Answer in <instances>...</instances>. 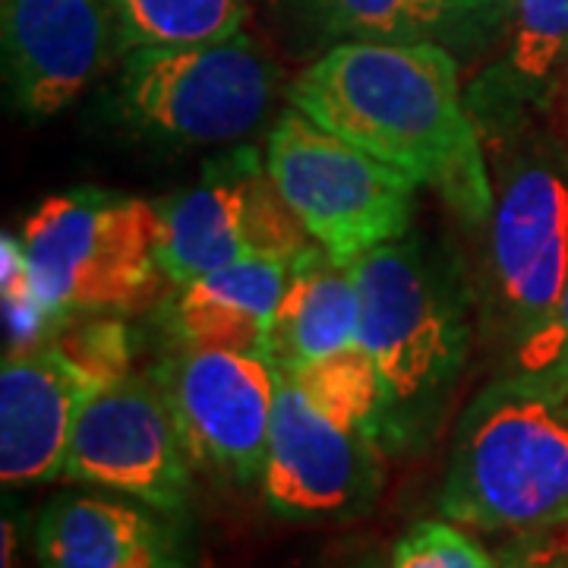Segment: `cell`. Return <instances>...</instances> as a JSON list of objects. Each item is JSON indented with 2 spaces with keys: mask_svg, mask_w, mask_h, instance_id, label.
<instances>
[{
  "mask_svg": "<svg viewBox=\"0 0 568 568\" xmlns=\"http://www.w3.org/2000/svg\"><path fill=\"white\" fill-rule=\"evenodd\" d=\"M291 104L407 178L433 186L465 222L493 215L458 58L439 44L345 39L291 82Z\"/></svg>",
  "mask_w": 568,
  "mask_h": 568,
  "instance_id": "6da1fadb",
  "label": "cell"
},
{
  "mask_svg": "<svg viewBox=\"0 0 568 568\" xmlns=\"http://www.w3.org/2000/svg\"><path fill=\"white\" fill-rule=\"evenodd\" d=\"M439 511L477 530L568 525V407L499 379L467 407L448 455Z\"/></svg>",
  "mask_w": 568,
  "mask_h": 568,
  "instance_id": "7a4b0ae2",
  "label": "cell"
},
{
  "mask_svg": "<svg viewBox=\"0 0 568 568\" xmlns=\"http://www.w3.org/2000/svg\"><path fill=\"white\" fill-rule=\"evenodd\" d=\"M162 212L123 193L73 190L51 196L26 219L20 234L32 284L48 313L70 316L130 313L155 291Z\"/></svg>",
  "mask_w": 568,
  "mask_h": 568,
  "instance_id": "3957f363",
  "label": "cell"
},
{
  "mask_svg": "<svg viewBox=\"0 0 568 568\" xmlns=\"http://www.w3.org/2000/svg\"><path fill=\"white\" fill-rule=\"evenodd\" d=\"M278 82V63L246 32L193 44H140L123 54L118 108L149 136L215 145L263 126Z\"/></svg>",
  "mask_w": 568,
  "mask_h": 568,
  "instance_id": "277c9868",
  "label": "cell"
},
{
  "mask_svg": "<svg viewBox=\"0 0 568 568\" xmlns=\"http://www.w3.org/2000/svg\"><path fill=\"white\" fill-rule=\"evenodd\" d=\"M361 345L373 354L388 407L446 388L465 364L467 291L458 272L420 241H392L354 263Z\"/></svg>",
  "mask_w": 568,
  "mask_h": 568,
  "instance_id": "5b68a950",
  "label": "cell"
},
{
  "mask_svg": "<svg viewBox=\"0 0 568 568\" xmlns=\"http://www.w3.org/2000/svg\"><path fill=\"white\" fill-rule=\"evenodd\" d=\"M265 168L310 241L335 263H357L407 234L417 181L325 130L301 108L284 111L272 126Z\"/></svg>",
  "mask_w": 568,
  "mask_h": 568,
  "instance_id": "8992f818",
  "label": "cell"
},
{
  "mask_svg": "<svg viewBox=\"0 0 568 568\" xmlns=\"http://www.w3.org/2000/svg\"><path fill=\"white\" fill-rule=\"evenodd\" d=\"M159 212V265L174 284L196 282L246 256L297 260L313 246L253 149L212 164L203 181L171 196Z\"/></svg>",
  "mask_w": 568,
  "mask_h": 568,
  "instance_id": "52a82bcc",
  "label": "cell"
},
{
  "mask_svg": "<svg viewBox=\"0 0 568 568\" xmlns=\"http://www.w3.org/2000/svg\"><path fill=\"white\" fill-rule=\"evenodd\" d=\"M493 297L511 347L552 320L568 278V159L540 145L511 159L489 215Z\"/></svg>",
  "mask_w": 568,
  "mask_h": 568,
  "instance_id": "ba28073f",
  "label": "cell"
},
{
  "mask_svg": "<svg viewBox=\"0 0 568 568\" xmlns=\"http://www.w3.org/2000/svg\"><path fill=\"white\" fill-rule=\"evenodd\" d=\"M190 465L234 484L263 480L278 402L275 366L244 351L181 347L152 369Z\"/></svg>",
  "mask_w": 568,
  "mask_h": 568,
  "instance_id": "9c48e42d",
  "label": "cell"
},
{
  "mask_svg": "<svg viewBox=\"0 0 568 568\" xmlns=\"http://www.w3.org/2000/svg\"><path fill=\"white\" fill-rule=\"evenodd\" d=\"M61 477L159 511L183 508L190 458L155 373H126L82 405Z\"/></svg>",
  "mask_w": 568,
  "mask_h": 568,
  "instance_id": "30bf717a",
  "label": "cell"
},
{
  "mask_svg": "<svg viewBox=\"0 0 568 568\" xmlns=\"http://www.w3.org/2000/svg\"><path fill=\"white\" fill-rule=\"evenodd\" d=\"M379 433L328 420L278 376L263 496L287 521H328L364 511L379 493Z\"/></svg>",
  "mask_w": 568,
  "mask_h": 568,
  "instance_id": "8fae6325",
  "label": "cell"
},
{
  "mask_svg": "<svg viewBox=\"0 0 568 568\" xmlns=\"http://www.w3.org/2000/svg\"><path fill=\"white\" fill-rule=\"evenodd\" d=\"M130 51L118 0H3V70L17 111L44 121Z\"/></svg>",
  "mask_w": 568,
  "mask_h": 568,
  "instance_id": "7c38bea8",
  "label": "cell"
},
{
  "mask_svg": "<svg viewBox=\"0 0 568 568\" xmlns=\"http://www.w3.org/2000/svg\"><path fill=\"white\" fill-rule=\"evenodd\" d=\"M104 388L51 338L7 351L0 369V480L3 487L48 484L63 474L82 405Z\"/></svg>",
  "mask_w": 568,
  "mask_h": 568,
  "instance_id": "4fadbf2b",
  "label": "cell"
},
{
  "mask_svg": "<svg viewBox=\"0 0 568 568\" xmlns=\"http://www.w3.org/2000/svg\"><path fill=\"white\" fill-rule=\"evenodd\" d=\"M41 568H183L174 537L145 508L111 496H58L36 528Z\"/></svg>",
  "mask_w": 568,
  "mask_h": 568,
  "instance_id": "5bb4252c",
  "label": "cell"
},
{
  "mask_svg": "<svg viewBox=\"0 0 568 568\" xmlns=\"http://www.w3.org/2000/svg\"><path fill=\"white\" fill-rule=\"evenodd\" d=\"M294 260L246 256L181 284L171 304V328L181 347L244 351L265 361L272 320Z\"/></svg>",
  "mask_w": 568,
  "mask_h": 568,
  "instance_id": "9a60e30c",
  "label": "cell"
},
{
  "mask_svg": "<svg viewBox=\"0 0 568 568\" xmlns=\"http://www.w3.org/2000/svg\"><path fill=\"white\" fill-rule=\"evenodd\" d=\"M354 342H361V287L354 263H335L313 244L291 265L265 361L278 376H294Z\"/></svg>",
  "mask_w": 568,
  "mask_h": 568,
  "instance_id": "2e32d148",
  "label": "cell"
},
{
  "mask_svg": "<svg viewBox=\"0 0 568 568\" xmlns=\"http://www.w3.org/2000/svg\"><path fill=\"white\" fill-rule=\"evenodd\" d=\"M332 36L395 44H439L480 54L506 32L515 0H304Z\"/></svg>",
  "mask_w": 568,
  "mask_h": 568,
  "instance_id": "e0dca14e",
  "label": "cell"
},
{
  "mask_svg": "<svg viewBox=\"0 0 568 568\" xmlns=\"http://www.w3.org/2000/svg\"><path fill=\"white\" fill-rule=\"evenodd\" d=\"M568 67V0H515L506 89L515 102L549 108Z\"/></svg>",
  "mask_w": 568,
  "mask_h": 568,
  "instance_id": "ac0fdd59",
  "label": "cell"
},
{
  "mask_svg": "<svg viewBox=\"0 0 568 568\" xmlns=\"http://www.w3.org/2000/svg\"><path fill=\"white\" fill-rule=\"evenodd\" d=\"M304 392V398L328 420L379 433V420L388 410V392L373 354L361 342L313 361L294 376H284Z\"/></svg>",
  "mask_w": 568,
  "mask_h": 568,
  "instance_id": "d6986e66",
  "label": "cell"
},
{
  "mask_svg": "<svg viewBox=\"0 0 568 568\" xmlns=\"http://www.w3.org/2000/svg\"><path fill=\"white\" fill-rule=\"evenodd\" d=\"M130 48L193 44L244 32L246 0H118Z\"/></svg>",
  "mask_w": 568,
  "mask_h": 568,
  "instance_id": "ffe728a7",
  "label": "cell"
},
{
  "mask_svg": "<svg viewBox=\"0 0 568 568\" xmlns=\"http://www.w3.org/2000/svg\"><path fill=\"white\" fill-rule=\"evenodd\" d=\"M506 379L537 388L552 402L568 405V278L562 301L537 335L511 347L506 364Z\"/></svg>",
  "mask_w": 568,
  "mask_h": 568,
  "instance_id": "44dd1931",
  "label": "cell"
},
{
  "mask_svg": "<svg viewBox=\"0 0 568 568\" xmlns=\"http://www.w3.org/2000/svg\"><path fill=\"white\" fill-rule=\"evenodd\" d=\"M3 316H7V335L13 351L51 342V328L61 325L48 313V306L41 304L20 237L10 234H3Z\"/></svg>",
  "mask_w": 568,
  "mask_h": 568,
  "instance_id": "7402d4cb",
  "label": "cell"
},
{
  "mask_svg": "<svg viewBox=\"0 0 568 568\" xmlns=\"http://www.w3.org/2000/svg\"><path fill=\"white\" fill-rule=\"evenodd\" d=\"M392 568H496L487 549L446 521L410 528L395 547Z\"/></svg>",
  "mask_w": 568,
  "mask_h": 568,
  "instance_id": "603a6c76",
  "label": "cell"
},
{
  "mask_svg": "<svg viewBox=\"0 0 568 568\" xmlns=\"http://www.w3.org/2000/svg\"><path fill=\"white\" fill-rule=\"evenodd\" d=\"M77 361H80L102 386L114 383L130 373V345H126V328L114 320H92L89 325L77 328L73 335L58 338Z\"/></svg>",
  "mask_w": 568,
  "mask_h": 568,
  "instance_id": "cb8c5ba5",
  "label": "cell"
},
{
  "mask_svg": "<svg viewBox=\"0 0 568 568\" xmlns=\"http://www.w3.org/2000/svg\"><path fill=\"white\" fill-rule=\"evenodd\" d=\"M559 92L566 95V118H568V67H566V77H562V85H559Z\"/></svg>",
  "mask_w": 568,
  "mask_h": 568,
  "instance_id": "d4e9b609",
  "label": "cell"
},
{
  "mask_svg": "<svg viewBox=\"0 0 568 568\" xmlns=\"http://www.w3.org/2000/svg\"><path fill=\"white\" fill-rule=\"evenodd\" d=\"M562 528H568V525H562Z\"/></svg>",
  "mask_w": 568,
  "mask_h": 568,
  "instance_id": "484cf974",
  "label": "cell"
}]
</instances>
